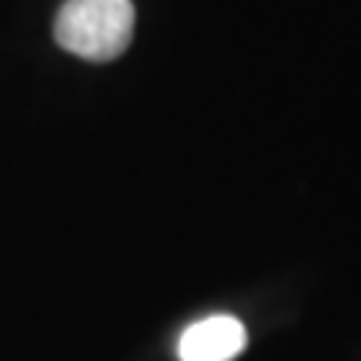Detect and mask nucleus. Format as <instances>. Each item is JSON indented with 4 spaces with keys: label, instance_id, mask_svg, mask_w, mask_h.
Here are the masks:
<instances>
[{
    "label": "nucleus",
    "instance_id": "obj_1",
    "mask_svg": "<svg viewBox=\"0 0 361 361\" xmlns=\"http://www.w3.org/2000/svg\"><path fill=\"white\" fill-rule=\"evenodd\" d=\"M134 20L137 13L130 0H64L54 20V37L67 54L104 64L130 47Z\"/></svg>",
    "mask_w": 361,
    "mask_h": 361
},
{
    "label": "nucleus",
    "instance_id": "obj_2",
    "mask_svg": "<svg viewBox=\"0 0 361 361\" xmlns=\"http://www.w3.org/2000/svg\"><path fill=\"white\" fill-rule=\"evenodd\" d=\"M247 345L245 324L231 314H211L194 322L178 341L180 361H234Z\"/></svg>",
    "mask_w": 361,
    "mask_h": 361
}]
</instances>
